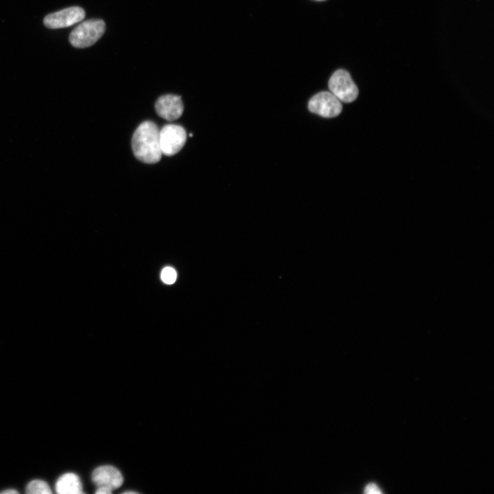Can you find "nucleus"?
<instances>
[{"instance_id": "obj_1", "label": "nucleus", "mask_w": 494, "mask_h": 494, "mask_svg": "<svg viewBox=\"0 0 494 494\" xmlns=\"http://www.w3.org/2000/svg\"><path fill=\"white\" fill-rule=\"evenodd\" d=\"M159 130L152 121L141 123L132 137V148L135 157L148 164L158 162L162 156Z\"/></svg>"}, {"instance_id": "obj_2", "label": "nucleus", "mask_w": 494, "mask_h": 494, "mask_svg": "<svg viewBox=\"0 0 494 494\" xmlns=\"http://www.w3.org/2000/svg\"><path fill=\"white\" fill-rule=\"evenodd\" d=\"M105 32V23L101 19H90L80 23L70 33L72 46L85 48L95 44Z\"/></svg>"}, {"instance_id": "obj_3", "label": "nucleus", "mask_w": 494, "mask_h": 494, "mask_svg": "<svg viewBox=\"0 0 494 494\" xmlns=\"http://www.w3.org/2000/svg\"><path fill=\"white\" fill-rule=\"evenodd\" d=\"M328 86L330 92L340 102L351 103L358 96V89L346 70L336 71L331 76Z\"/></svg>"}, {"instance_id": "obj_4", "label": "nucleus", "mask_w": 494, "mask_h": 494, "mask_svg": "<svg viewBox=\"0 0 494 494\" xmlns=\"http://www.w3.org/2000/svg\"><path fill=\"white\" fill-rule=\"evenodd\" d=\"M159 139L162 154L172 156L177 154L185 145L187 133L185 128L180 126L167 124L159 131Z\"/></svg>"}, {"instance_id": "obj_5", "label": "nucleus", "mask_w": 494, "mask_h": 494, "mask_svg": "<svg viewBox=\"0 0 494 494\" xmlns=\"http://www.w3.org/2000/svg\"><path fill=\"white\" fill-rule=\"evenodd\" d=\"M308 108L311 113L326 118L335 117L342 109L341 102L331 92L322 91L309 101Z\"/></svg>"}, {"instance_id": "obj_6", "label": "nucleus", "mask_w": 494, "mask_h": 494, "mask_svg": "<svg viewBox=\"0 0 494 494\" xmlns=\"http://www.w3.org/2000/svg\"><path fill=\"white\" fill-rule=\"evenodd\" d=\"M84 10L79 6H72L47 14L43 19L44 25L50 29L70 27L84 19Z\"/></svg>"}, {"instance_id": "obj_7", "label": "nucleus", "mask_w": 494, "mask_h": 494, "mask_svg": "<svg viewBox=\"0 0 494 494\" xmlns=\"http://www.w3.org/2000/svg\"><path fill=\"white\" fill-rule=\"evenodd\" d=\"M155 109L161 117L167 121H173L182 115L184 106L180 96L168 94L156 100Z\"/></svg>"}, {"instance_id": "obj_8", "label": "nucleus", "mask_w": 494, "mask_h": 494, "mask_svg": "<svg viewBox=\"0 0 494 494\" xmlns=\"http://www.w3.org/2000/svg\"><path fill=\"white\" fill-rule=\"evenodd\" d=\"M92 480L97 487H106L111 491L119 488L124 481L120 471L109 465L96 468L92 473Z\"/></svg>"}, {"instance_id": "obj_9", "label": "nucleus", "mask_w": 494, "mask_h": 494, "mask_svg": "<svg viewBox=\"0 0 494 494\" xmlns=\"http://www.w3.org/2000/svg\"><path fill=\"white\" fill-rule=\"evenodd\" d=\"M56 491L60 494L83 493L79 477L73 473L62 475L56 483Z\"/></svg>"}, {"instance_id": "obj_10", "label": "nucleus", "mask_w": 494, "mask_h": 494, "mask_svg": "<svg viewBox=\"0 0 494 494\" xmlns=\"http://www.w3.org/2000/svg\"><path fill=\"white\" fill-rule=\"evenodd\" d=\"M25 492L29 494H50L51 489L48 484L41 480H34L28 483Z\"/></svg>"}, {"instance_id": "obj_11", "label": "nucleus", "mask_w": 494, "mask_h": 494, "mask_svg": "<svg viewBox=\"0 0 494 494\" xmlns=\"http://www.w3.org/2000/svg\"><path fill=\"white\" fill-rule=\"evenodd\" d=\"M161 279L167 284H172L176 279V272L172 268L166 267L161 272Z\"/></svg>"}, {"instance_id": "obj_12", "label": "nucleus", "mask_w": 494, "mask_h": 494, "mask_svg": "<svg viewBox=\"0 0 494 494\" xmlns=\"http://www.w3.org/2000/svg\"><path fill=\"white\" fill-rule=\"evenodd\" d=\"M364 493L367 494H380L381 491L377 485L374 483H370L366 486Z\"/></svg>"}, {"instance_id": "obj_13", "label": "nucleus", "mask_w": 494, "mask_h": 494, "mask_svg": "<svg viewBox=\"0 0 494 494\" xmlns=\"http://www.w3.org/2000/svg\"><path fill=\"white\" fill-rule=\"evenodd\" d=\"M95 493L97 494H110V493H112V491L108 488L101 486V487H97V489Z\"/></svg>"}, {"instance_id": "obj_14", "label": "nucleus", "mask_w": 494, "mask_h": 494, "mask_svg": "<svg viewBox=\"0 0 494 494\" xmlns=\"http://www.w3.org/2000/svg\"><path fill=\"white\" fill-rule=\"evenodd\" d=\"M1 494H16L19 493L18 491H16L14 489H8L5 490H3L2 491H0Z\"/></svg>"}, {"instance_id": "obj_15", "label": "nucleus", "mask_w": 494, "mask_h": 494, "mask_svg": "<svg viewBox=\"0 0 494 494\" xmlns=\"http://www.w3.org/2000/svg\"><path fill=\"white\" fill-rule=\"evenodd\" d=\"M124 493H125V494H128V493L132 494V493H136V492H134V491H125Z\"/></svg>"}, {"instance_id": "obj_16", "label": "nucleus", "mask_w": 494, "mask_h": 494, "mask_svg": "<svg viewBox=\"0 0 494 494\" xmlns=\"http://www.w3.org/2000/svg\"><path fill=\"white\" fill-rule=\"evenodd\" d=\"M192 136H193V134H189V137H192Z\"/></svg>"}, {"instance_id": "obj_17", "label": "nucleus", "mask_w": 494, "mask_h": 494, "mask_svg": "<svg viewBox=\"0 0 494 494\" xmlns=\"http://www.w3.org/2000/svg\"><path fill=\"white\" fill-rule=\"evenodd\" d=\"M318 1H322V0H318Z\"/></svg>"}]
</instances>
